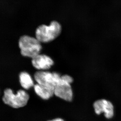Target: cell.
<instances>
[{
	"label": "cell",
	"instance_id": "obj_9",
	"mask_svg": "<svg viewBox=\"0 0 121 121\" xmlns=\"http://www.w3.org/2000/svg\"><path fill=\"white\" fill-rule=\"evenodd\" d=\"M21 85L24 89L28 90L34 86L32 79L28 73L25 72H21L19 75Z\"/></svg>",
	"mask_w": 121,
	"mask_h": 121
},
{
	"label": "cell",
	"instance_id": "obj_3",
	"mask_svg": "<svg viewBox=\"0 0 121 121\" xmlns=\"http://www.w3.org/2000/svg\"><path fill=\"white\" fill-rule=\"evenodd\" d=\"M29 98L28 94L23 90H19L15 94L11 89H7L4 91L2 100L5 104L11 107L18 108L26 105Z\"/></svg>",
	"mask_w": 121,
	"mask_h": 121
},
{
	"label": "cell",
	"instance_id": "obj_6",
	"mask_svg": "<svg viewBox=\"0 0 121 121\" xmlns=\"http://www.w3.org/2000/svg\"><path fill=\"white\" fill-rule=\"evenodd\" d=\"M93 108L95 112L98 115L104 113L107 119H111L114 115V107L112 103L107 99H98L94 102Z\"/></svg>",
	"mask_w": 121,
	"mask_h": 121
},
{
	"label": "cell",
	"instance_id": "obj_1",
	"mask_svg": "<svg viewBox=\"0 0 121 121\" xmlns=\"http://www.w3.org/2000/svg\"><path fill=\"white\" fill-rule=\"evenodd\" d=\"M61 29L60 24L57 21H53L48 26L42 24L38 26L35 32L36 37L39 42H48L58 35Z\"/></svg>",
	"mask_w": 121,
	"mask_h": 121
},
{
	"label": "cell",
	"instance_id": "obj_2",
	"mask_svg": "<svg viewBox=\"0 0 121 121\" xmlns=\"http://www.w3.org/2000/svg\"><path fill=\"white\" fill-rule=\"evenodd\" d=\"M18 44L21 55L32 58L39 54L41 48L39 41L36 38L26 35L20 37Z\"/></svg>",
	"mask_w": 121,
	"mask_h": 121
},
{
	"label": "cell",
	"instance_id": "obj_4",
	"mask_svg": "<svg viewBox=\"0 0 121 121\" xmlns=\"http://www.w3.org/2000/svg\"><path fill=\"white\" fill-rule=\"evenodd\" d=\"M73 82L71 77L67 75L62 76L55 86L54 95L56 97L70 102L73 99V91L71 84Z\"/></svg>",
	"mask_w": 121,
	"mask_h": 121
},
{
	"label": "cell",
	"instance_id": "obj_10",
	"mask_svg": "<svg viewBox=\"0 0 121 121\" xmlns=\"http://www.w3.org/2000/svg\"><path fill=\"white\" fill-rule=\"evenodd\" d=\"M48 121H64L63 119H61V118H57Z\"/></svg>",
	"mask_w": 121,
	"mask_h": 121
},
{
	"label": "cell",
	"instance_id": "obj_5",
	"mask_svg": "<svg viewBox=\"0 0 121 121\" xmlns=\"http://www.w3.org/2000/svg\"><path fill=\"white\" fill-rule=\"evenodd\" d=\"M60 77L61 76L58 73L48 71H37L34 74V78L38 84L54 87Z\"/></svg>",
	"mask_w": 121,
	"mask_h": 121
},
{
	"label": "cell",
	"instance_id": "obj_8",
	"mask_svg": "<svg viewBox=\"0 0 121 121\" xmlns=\"http://www.w3.org/2000/svg\"><path fill=\"white\" fill-rule=\"evenodd\" d=\"M34 88L37 95L43 99H49L54 94L55 87L53 86L37 84L34 86Z\"/></svg>",
	"mask_w": 121,
	"mask_h": 121
},
{
	"label": "cell",
	"instance_id": "obj_7",
	"mask_svg": "<svg viewBox=\"0 0 121 121\" xmlns=\"http://www.w3.org/2000/svg\"><path fill=\"white\" fill-rule=\"evenodd\" d=\"M31 62L35 68L39 70L49 69L54 63L49 56L43 54H39L32 58Z\"/></svg>",
	"mask_w": 121,
	"mask_h": 121
}]
</instances>
